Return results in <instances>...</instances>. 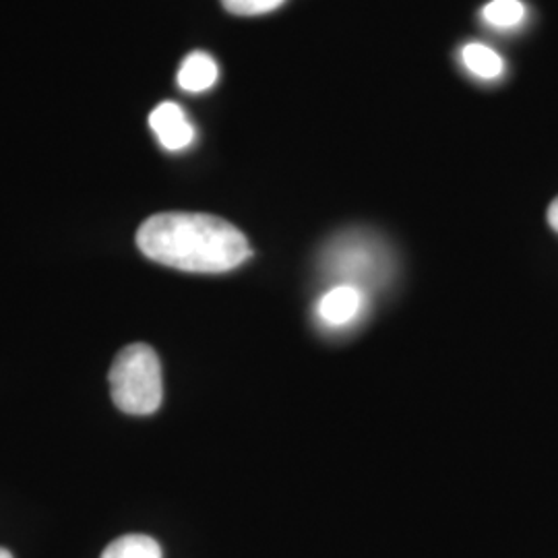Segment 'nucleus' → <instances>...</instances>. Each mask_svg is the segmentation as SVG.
Instances as JSON below:
<instances>
[{
  "label": "nucleus",
  "mask_w": 558,
  "mask_h": 558,
  "mask_svg": "<svg viewBox=\"0 0 558 558\" xmlns=\"http://www.w3.org/2000/svg\"><path fill=\"white\" fill-rule=\"evenodd\" d=\"M0 558H13V555L7 548H0Z\"/></svg>",
  "instance_id": "obj_12"
},
{
  "label": "nucleus",
  "mask_w": 558,
  "mask_h": 558,
  "mask_svg": "<svg viewBox=\"0 0 558 558\" xmlns=\"http://www.w3.org/2000/svg\"><path fill=\"white\" fill-rule=\"evenodd\" d=\"M218 62L207 52H193L182 60L179 71L180 89L189 94H201L216 85L218 81Z\"/></svg>",
  "instance_id": "obj_6"
},
{
  "label": "nucleus",
  "mask_w": 558,
  "mask_h": 558,
  "mask_svg": "<svg viewBox=\"0 0 558 558\" xmlns=\"http://www.w3.org/2000/svg\"><path fill=\"white\" fill-rule=\"evenodd\" d=\"M108 380L112 399L124 414L147 416L161 405L163 380L160 359L147 343H133L120 350Z\"/></svg>",
  "instance_id": "obj_2"
},
{
  "label": "nucleus",
  "mask_w": 558,
  "mask_h": 558,
  "mask_svg": "<svg viewBox=\"0 0 558 558\" xmlns=\"http://www.w3.org/2000/svg\"><path fill=\"white\" fill-rule=\"evenodd\" d=\"M226 11L234 13V15H265L276 11L278 7L283 4V0H221Z\"/></svg>",
  "instance_id": "obj_10"
},
{
  "label": "nucleus",
  "mask_w": 558,
  "mask_h": 558,
  "mask_svg": "<svg viewBox=\"0 0 558 558\" xmlns=\"http://www.w3.org/2000/svg\"><path fill=\"white\" fill-rule=\"evenodd\" d=\"M149 126L160 141L161 147L168 151L186 149L195 141V126L186 117V112L174 101H163L151 114Z\"/></svg>",
  "instance_id": "obj_4"
},
{
  "label": "nucleus",
  "mask_w": 558,
  "mask_h": 558,
  "mask_svg": "<svg viewBox=\"0 0 558 558\" xmlns=\"http://www.w3.org/2000/svg\"><path fill=\"white\" fill-rule=\"evenodd\" d=\"M331 276L343 279L339 286H354L364 292L366 281H377L387 269V253L379 240L364 232H348L333 240L325 253Z\"/></svg>",
  "instance_id": "obj_3"
},
{
  "label": "nucleus",
  "mask_w": 558,
  "mask_h": 558,
  "mask_svg": "<svg viewBox=\"0 0 558 558\" xmlns=\"http://www.w3.org/2000/svg\"><path fill=\"white\" fill-rule=\"evenodd\" d=\"M101 558H161L160 544L143 534H129L108 544Z\"/></svg>",
  "instance_id": "obj_8"
},
{
  "label": "nucleus",
  "mask_w": 558,
  "mask_h": 558,
  "mask_svg": "<svg viewBox=\"0 0 558 558\" xmlns=\"http://www.w3.org/2000/svg\"><path fill=\"white\" fill-rule=\"evenodd\" d=\"M548 223H550V228L558 232V197L557 199L550 203V207H548Z\"/></svg>",
  "instance_id": "obj_11"
},
{
  "label": "nucleus",
  "mask_w": 558,
  "mask_h": 558,
  "mask_svg": "<svg viewBox=\"0 0 558 558\" xmlns=\"http://www.w3.org/2000/svg\"><path fill=\"white\" fill-rule=\"evenodd\" d=\"M482 17L497 29H511L525 20V4L521 0H493L482 9Z\"/></svg>",
  "instance_id": "obj_9"
},
{
  "label": "nucleus",
  "mask_w": 558,
  "mask_h": 558,
  "mask_svg": "<svg viewBox=\"0 0 558 558\" xmlns=\"http://www.w3.org/2000/svg\"><path fill=\"white\" fill-rule=\"evenodd\" d=\"M364 311V292L354 286H336L323 294L317 306L319 319L329 327H345Z\"/></svg>",
  "instance_id": "obj_5"
},
{
  "label": "nucleus",
  "mask_w": 558,
  "mask_h": 558,
  "mask_svg": "<svg viewBox=\"0 0 558 558\" xmlns=\"http://www.w3.org/2000/svg\"><path fill=\"white\" fill-rule=\"evenodd\" d=\"M137 246L147 259L191 274H226L253 255L246 236L230 221L186 211L143 221Z\"/></svg>",
  "instance_id": "obj_1"
},
{
  "label": "nucleus",
  "mask_w": 558,
  "mask_h": 558,
  "mask_svg": "<svg viewBox=\"0 0 558 558\" xmlns=\"http://www.w3.org/2000/svg\"><path fill=\"white\" fill-rule=\"evenodd\" d=\"M461 60H463L465 69L472 75H476L478 80H499L505 71V62L500 59V54L478 41L463 46Z\"/></svg>",
  "instance_id": "obj_7"
}]
</instances>
